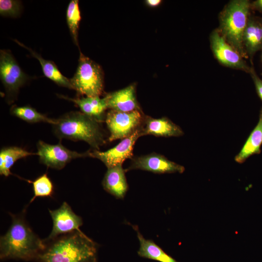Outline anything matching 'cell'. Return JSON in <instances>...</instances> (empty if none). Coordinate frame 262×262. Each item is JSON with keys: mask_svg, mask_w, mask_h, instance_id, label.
<instances>
[{"mask_svg": "<svg viewBox=\"0 0 262 262\" xmlns=\"http://www.w3.org/2000/svg\"><path fill=\"white\" fill-rule=\"evenodd\" d=\"M161 2L160 0H147V4L151 7H155L159 5Z\"/></svg>", "mask_w": 262, "mask_h": 262, "instance_id": "83f0119b", "label": "cell"}, {"mask_svg": "<svg viewBox=\"0 0 262 262\" xmlns=\"http://www.w3.org/2000/svg\"><path fill=\"white\" fill-rule=\"evenodd\" d=\"M262 144V108L259 121L250 134L240 152L235 157L236 162L243 163L254 154H259Z\"/></svg>", "mask_w": 262, "mask_h": 262, "instance_id": "ffe728a7", "label": "cell"}, {"mask_svg": "<svg viewBox=\"0 0 262 262\" xmlns=\"http://www.w3.org/2000/svg\"><path fill=\"white\" fill-rule=\"evenodd\" d=\"M142 127L143 135L178 137L183 135L181 128L166 117L153 118L147 116Z\"/></svg>", "mask_w": 262, "mask_h": 262, "instance_id": "5bb4252c", "label": "cell"}, {"mask_svg": "<svg viewBox=\"0 0 262 262\" xmlns=\"http://www.w3.org/2000/svg\"><path fill=\"white\" fill-rule=\"evenodd\" d=\"M251 3L247 0L229 2L220 16L218 31L243 58L248 56L243 44V34L249 17Z\"/></svg>", "mask_w": 262, "mask_h": 262, "instance_id": "277c9868", "label": "cell"}, {"mask_svg": "<svg viewBox=\"0 0 262 262\" xmlns=\"http://www.w3.org/2000/svg\"><path fill=\"white\" fill-rule=\"evenodd\" d=\"M32 183L33 196L30 203L37 197H51L53 193V185L47 174L45 173L37 178L33 181L29 180Z\"/></svg>", "mask_w": 262, "mask_h": 262, "instance_id": "cb8c5ba5", "label": "cell"}, {"mask_svg": "<svg viewBox=\"0 0 262 262\" xmlns=\"http://www.w3.org/2000/svg\"><path fill=\"white\" fill-rule=\"evenodd\" d=\"M260 20V22H261V24H262V19L261 20Z\"/></svg>", "mask_w": 262, "mask_h": 262, "instance_id": "f1b7e54d", "label": "cell"}, {"mask_svg": "<svg viewBox=\"0 0 262 262\" xmlns=\"http://www.w3.org/2000/svg\"><path fill=\"white\" fill-rule=\"evenodd\" d=\"M243 44L251 59L256 52L262 49V25L259 20L249 16L243 34Z\"/></svg>", "mask_w": 262, "mask_h": 262, "instance_id": "e0dca14e", "label": "cell"}, {"mask_svg": "<svg viewBox=\"0 0 262 262\" xmlns=\"http://www.w3.org/2000/svg\"><path fill=\"white\" fill-rule=\"evenodd\" d=\"M105 98L107 108L111 110L122 112L140 111L135 96V87L133 84L110 93Z\"/></svg>", "mask_w": 262, "mask_h": 262, "instance_id": "4fadbf2b", "label": "cell"}, {"mask_svg": "<svg viewBox=\"0 0 262 262\" xmlns=\"http://www.w3.org/2000/svg\"><path fill=\"white\" fill-rule=\"evenodd\" d=\"M136 231L140 246L138 255L143 258L159 262H179L165 252L161 247L153 241L145 239L135 226H133Z\"/></svg>", "mask_w": 262, "mask_h": 262, "instance_id": "d6986e66", "label": "cell"}, {"mask_svg": "<svg viewBox=\"0 0 262 262\" xmlns=\"http://www.w3.org/2000/svg\"><path fill=\"white\" fill-rule=\"evenodd\" d=\"M10 214L12 224L0 238V260L35 261L45 243L33 231L23 215Z\"/></svg>", "mask_w": 262, "mask_h": 262, "instance_id": "7a4b0ae2", "label": "cell"}, {"mask_svg": "<svg viewBox=\"0 0 262 262\" xmlns=\"http://www.w3.org/2000/svg\"><path fill=\"white\" fill-rule=\"evenodd\" d=\"M139 169L156 174L182 173L184 167L168 160L164 156L153 153L135 157L126 171Z\"/></svg>", "mask_w": 262, "mask_h": 262, "instance_id": "7c38bea8", "label": "cell"}, {"mask_svg": "<svg viewBox=\"0 0 262 262\" xmlns=\"http://www.w3.org/2000/svg\"><path fill=\"white\" fill-rule=\"evenodd\" d=\"M142 135H143L141 127L130 136L122 139L115 147L107 151H100L95 149L92 151H89V157L100 160L107 168L122 165L126 160L132 157L135 142Z\"/></svg>", "mask_w": 262, "mask_h": 262, "instance_id": "9c48e42d", "label": "cell"}, {"mask_svg": "<svg viewBox=\"0 0 262 262\" xmlns=\"http://www.w3.org/2000/svg\"><path fill=\"white\" fill-rule=\"evenodd\" d=\"M14 41L21 47L28 50L33 57L38 60L41 66L43 72L47 78L59 86L73 89L70 80L61 73L53 62L44 59L40 54L32 50L31 48L26 46L19 41L15 39Z\"/></svg>", "mask_w": 262, "mask_h": 262, "instance_id": "ac0fdd59", "label": "cell"}, {"mask_svg": "<svg viewBox=\"0 0 262 262\" xmlns=\"http://www.w3.org/2000/svg\"><path fill=\"white\" fill-rule=\"evenodd\" d=\"M70 80L77 93L88 97H99L103 92V74L100 66L80 53L75 73Z\"/></svg>", "mask_w": 262, "mask_h": 262, "instance_id": "5b68a950", "label": "cell"}, {"mask_svg": "<svg viewBox=\"0 0 262 262\" xmlns=\"http://www.w3.org/2000/svg\"><path fill=\"white\" fill-rule=\"evenodd\" d=\"M211 49L214 56L222 65L250 72V67L240 54L229 45L218 30L210 35Z\"/></svg>", "mask_w": 262, "mask_h": 262, "instance_id": "8fae6325", "label": "cell"}, {"mask_svg": "<svg viewBox=\"0 0 262 262\" xmlns=\"http://www.w3.org/2000/svg\"><path fill=\"white\" fill-rule=\"evenodd\" d=\"M0 78L9 102L14 100L19 88L29 79L10 51L5 49L0 51Z\"/></svg>", "mask_w": 262, "mask_h": 262, "instance_id": "8992f818", "label": "cell"}, {"mask_svg": "<svg viewBox=\"0 0 262 262\" xmlns=\"http://www.w3.org/2000/svg\"><path fill=\"white\" fill-rule=\"evenodd\" d=\"M53 226L52 230L45 241L52 240L56 237L74 231H82L80 227L83 222L82 218L77 215L66 202L54 210H49Z\"/></svg>", "mask_w": 262, "mask_h": 262, "instance_id": "30bf717a", "label": "cell"}, {"mask_svg": "<svg viewBox=\"0 0 262 262\" xmlns=\"http://www.w3.org/2000/svg\"><path fill=\"white\" fill-rule=\"evenodd\" d=\"M98 121L81 112H70L55 119L52 125L60 139L83 141L95 150L105 143L104 134Z\"/></svg>", "mask_w": 262, "mask_h": 262, "instance_id": "3957f363", "label": "cell"}, {"mask_svg": "<svg viewBox=\"0 0 262 262\" xmlns=\"http://www.w3.org/2000/svg\"><path fill=\"white\" fill-rule=\"evenodd\" d=\"M33 154L34 153L20 147L2 148L0 151V174L8 177L11 174V168L16 161Z\"/></svg>", "mask_w": 262, "mask_h": 262, "instance_id": "44dd1931", "label": "cell"}, {"mask_svg": "<svg viewBox=\"0 0 262 262\" xmlns=\"http://www.w3.org/2000/svg\"><path fill=\"white\" fill-rule=\"evenodd\" d=\"M60 97L73 102L80 109L81 112L100 122L105 118L104 113L108 108L105 97L101 98L97 97L70 98L60 95Z\"/></svg>", "mask_w": 262, "mask_h": 262, "instance_id": "2e32d148", "label": "cell"}, {"mask_svg": "<svg viewBox=\"0 0 262 262\" xmlns=\"http://www.w3.org/2000/svg\"><path fill=\"white\" fill-rule=\"evenodd\" d=\"M144 118L139 110L122 112L111 110L105 118L110 131L109 141L122 140L130 136L142 127Z\"/></svg>", "mask_w": 262, "mask_h": 262, "instance_id": "52a82bcc", "label": "cell"}, {"mask_svg": "<svg viewBox=\"0 0 262 262\" xmlns=\"http://www.w3.org/2000/svg\"><path fill=\"white\" fill-rule=\"evenodd\" d=\"M21 3L16 0H0V14L4 16L17 17L21 11Z\"/></svg>", "mask_w": 262, "mask_h": 262, "instance_id": "d4e9b609", "label": "cell"}, {"mask_svg": "<svg viewBox=\"0 0 262 262\" xmlns=\"http://www.w3.org/2000/svg\"><path fill=\"white\" fill-rule=\"evenodd\" d=\"M66 18L73 41L78 46V29L81 19L78 0H70L66 9Z\"/></svg>", "mask_w": 262, "mask_h": 262, "instance_id": "603a6c76", "label": "cell"}, {"mask_svg": "<svg viewBox=\"0 0 262 262\" xmlns=\"http://www.w3.org/2000/svg\"><path fill=\"white\" fill-rule=\"evenodd\" d=\"M125 172L122 164L108 168L102 180L104 189L116 198H124L128 190Z\"/></svg>", "mask_w": 262, "mask_h": 262, "instance_id": "9a60e30c", "label": "cell"}, {"mask_svg": "<svg viewBox=\"0 0 262 262\" xmlns=\"http://www.w3.org/2000/svg\"><path fill=\"white\" fill-rule=\"evenodd\" d=\"M40 162L48 167L62 169L71 160L89 157V151L84 153L70 150L59 143L56 145L47 144L41 140L37 143Z\"/></svg>", "mask_w": 262, "mask_h": 262, "instance_id": "ba28073f", "label": "cell"}, {"mask_svg": "<svg viewBox=\"0 0 262 262\" xmlns=\"http://www.w3.org/2000/svg\"><path fill=\"white\" fill-rule=\"evenodd\" d=\"M36 262H97L98 245L82 231H74L45 241Z\"/></svg>", "mask_w": 262, "mask_h": 262, "instance_id": "6da1fadb", "label": "cell"}, {"mask_svg": "<svg viewBox=\"0 0 262 262\" xmlns=\"http://www.w3.org/2000/svg\"><path fill=\"white\" fill-rule=\"evenodd\" d=\"M249 73L254 82L257 94L262 100V80L258 77L253 67H251Z\"/></svg>", "mask_w": 262, "mask_h": 262, "instance_id": "484cf974", "label": "cell"}, {"mask_svg": "<svg viewBox=\"0 0 262 262\" xmlns=\"http://www.w3.org/2000/svg\"><path fill=\"white\" fill-rule=\"evenodd\" d=\"M10 111L13 115L28 123H35L43 122L52 125L55 123V119L48 117L30 106H14L11 108Z\"/></svg>", "mask_w": 262, "mask_h": 262, "instance_id": "7402d4cb", "label": "cell"}, {"mask_svg": "<svg viewBox=\"0 0 262 262\" xmlns=\"http://www.w3.org/2000/svg\"><path fill=\"white\" fill-rule=\"evenodd\" d=\"M250 8L262 13V0H257L250 4Z\"/></svg>", "mask_w": 262, "mask_h": 262, "instance_id": "4316f807", "label": "cell"}]
</instances>
